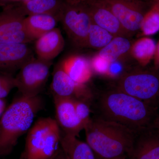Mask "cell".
Here are the masks:
<instances>
[{
    "label": "cell",
    "instance_id": "15",
    "mask_svg": "<svg viewBox=\"0 0 159 159\" xmlns=\"http://www.w3.org/2000/svg\"><path fill=\"white\" fill-rule=\"evenodd\" d=\"M64 47V39L58 28L38 39L34 45L37 58L47 61H51L57 57Z\"/></svg>",
    "mask_w": 159,
    "mask_h": 159
},
{
    "label": "cell",
    "instance_id": "4",
    "mask_svg": "<svg viewBox=\"0 0 159 159\" xmlns=\"http://www.w3.org/2000/svg\"><path fill=\"white\" fill-rule=\"evenodd\" d=\"M61 130L51 117L37 120L27 132L20 159H52L61 149Z\"/></svg>",
    "mask_w": 159,
    "mask_h": 159
},
{
    "label": "cell",
    "instance_id": "11",
    "mask_svg": "<svg viewBox=\"0 0 159 159\" xmlns=\"http://www.w3.org/2000/svg\"><path fill=\"white\" fill-rule=\"evenodd\" d=\"M90 15L92 22L116 36L129 38L131 34L121 25L118 19L102 0H80Z\"/></svg>",
    "mask_w": 159,
    "mask_h": 159
},
{
    "label": "cell",
    "instance_id": "9",
    "mask_svg": "<svg viewBox=\"0 0 159 159\" xmlns=\"http://www.w3.org/2000/svg\"><path fill=\"white\" fill-rule=\"evenodd\" d=\"M26 16L16 6H7L0 12V43H28L32 41L26 32Z\"/></svg>",
    "mask_w": 159,
    "mask_h": 159
},
{
    "label": "cell",
    "instance_id": "30",
    "mask_svg": "<svg viewBox=\"0 0 159 159\" xmlns=\"http://www.w3.org/2000/svg\"><path fill=\"white\" fill-rule=\"evenodd\" d=\"M154 4H155L156 5L159 11V0H155L154 2Z\"/></svg>",
    "mask_w": 159,
    "mask_h": 159
},
{
    "label": "cell",
    "instance_id": "5",
    "mask_svg": "<svg viewBox=\"0 0 159 159\" xmlns=\"http://www.w3.org/2000/svg\"><path fill=\"white\" fill-rule=\"evenodd\" d=\"M116 88L156 107L159 104V69L137 67L124 72Z\"/></svg>",
    "mask_w": 159,
    "mask_h": 159
},
{
    "label": "cell",
    "instance_id": "33",
    "mask_svg": "<svg viewBox=\"0 0 159 159\" xmlns=\"http://www.w3.org/2000/svg\"><path fill=\"white\" fill-rule=\"evenodd\" d=\"M8 1V0H0V2H4V1Z\"/></svg>",
    "mask_w": 159,
    "mask_h": 159
},
{
    "label": "cell",
    "instance_id": "10",
    "mask_svg": "<svg viewBox=\"0 0 159 159\" xmlns=\"http://www.w3.org/2000/svg\"><path fill=\"white\" fill-rule=\"evenodd\" d=\"M56 122L61 131L70 135L78 137L84 130L85 124L80 119L75 106V99L53 96Z\"/></svg>",
    "mask_w": 159,
    "mask_h": 159
},
{
    "label": "cell",
    "instance_id": "17",
    "mask_svg": "<svg viewBox=\"0 0 159 159\" xmlns=\"http://www.w3.org/2000/svg\"><path fill=\"white\" fill-rule=\"evenodd\" d=\"M65 0H30L16 5L25 16L34 14L52 16L60 21Z\"/></svg>",
    "mask_w": 159,
    "mask_h": 159
},
{
    "label": "cell",
    "instance_id": "2",
    "mask_svg": "<svg viewBox=\"0 0 159 159\" xmlns=\"http://www.w3.org/2000/svg\"><path fill=\"white\" fill-rule=\"evenodd\" d=\"M84 130L86 143L97 157L119 159L130 155L135 132L124 125L95 116Z\"/></svg>",
    "mask_w": 159,
    "mask_h": 159
},
{
    "label": "cell",
    "instance_id": "34",
    "mask_svg": "<svg viewBox=\"0 0 159 159\" xmlns=\"http://www.w3.org/2000/svg\"><path fill=\"white\" fill-rule=\"evenodd\" d=\"M30 1V0H24V2H26V1Z\"/></svg>",
    "mask_w": 159,
    "mask_h": 159
},
{
    "label": "cell",
    "instance_id": "31",
    "mask_svg": "<svg viewBox=\"0 0 159 159\" xmlns=\"http://www.w3.org/2000/svg\"><path fill=\"white\" fill-rule=\"evenodd\" d=\"M8 1H15V2H24V0H8Z\"/></svg>",
    "mask_w": 159,
    "mask_h": 159
},
{
    "label": "cell",
    "instance_id": "27",
    "mask_svg": "<svg viewBox=\"0 0 159 159\" xmlns=\"http://www.w3.org/2000/svg\"><path fill=\"white\" fill-rule=\"evenodd\" d=\"M52 159H69L66 154L61 148L58 153Z\"/></svg>",
    "mask_w": 159,
    "mask_h": 159
},
{
    "label": "cell",
    "instance_id": "26",
    "mask_svg": "<svg viewBox=\"0 0 159 159\" xmlns=\"http://www.w3.org/2000/svg\"><path fill=\"white\" fill-rule=\"evenodd\" d=\"M155 64L157 68H159V41L157 44L156 50L154 55Z\"/></svg>",
    "mask_w": 159,
    "mask_h": 159
},
{
    "label": "cell",
    "instance_id": "18",
    "mask_svg": "<svg viewBox=\"0 0 159 159\" xmlns=\"http://www.w3.org/2000/svg\"><path fill=\"white\" fill-rule=\"evenodd\" d=\"M58 20L47 14H34L26 16L25 26L26 32L33 41L56 28Z\"/></svg>",
    "mask_w": 159,
    "mask_h": 159
},
{
    "label": "cell",
    "instance_id": "25",
    "mask_svg": "<svg viewBox=\"0 0 159 159\" xmlns=\"http://www.w3.org/2000/svg\"><path fill=\"white\" fill-rule=\"evenodd\" d=\"M90 61L92 70L98 73H105L108 72L110 63L98 54L94 56Z\"/></svg>",
    "mask_w": 159,
    "mask_h": 159
},
{
    "label": "cell",
    "instance_id": "22",
    "mask_svg": "<svg viewBox=\"0 0 159 159\" xmlns=\"http://www.w3.org/2000/svg\"><path fill=\"white\" fill-rule=\"evenodd\" d=\"M115 36L106 30L92 23L87 38V47L100 49L110 42Z\"/></svg>",
    "mask_w": 159,
    "mask_h": 159
},
{
    "label": "cell",
    "instance_id": "8",
    "mask_svg": "<svg viewBox=\"0 0 159 159\" xmlns=\"http://www.w3.org/2000/svg\"><path fill=\"white\" fill-rule=\"evenodd\" d=\"M121 23L123 29L132 35L141 31L145 15L153 3L137 0H102Z\"/></svg>",
    "mask_w": 159,
    "mask_h": 159
},
{
    "label": "cell",
    "instance_id": "19",
    "mask_svg": "<svg viewBox=\"0 0 159 159\" xmlns=\"http://www.w3.org/2000/svg\"><path fill=\"white\" fill-rule=\"evenodd\" d=\"M60 144L61 148L69 159H96L93 152L86 142L62 131Z\"/></svg>",
    "mask_w": 159,
    "mask_h": 159
},
{
    "label": "cell",
    "instance_id": "35",
    "mask_svg": "<svg viewBox=\"0 0 159 159\" xmlns=\"http://www.w3.org/2000/svg\"><path fill=\"white\" fill-rule=\"evenodd\" d=\"M157 125L159 126V120H158V122Z\"/></svg>",
    "mask_w": 159,
    "mask_h": 159
},
{
    "label": "cell",
    "instance_id": "23",
    "mask_svg": "<svg viewBox=\"0 0 159 159\" xmlns=\"http://www.w3.org/2000/svg\"><path fill=\"white\" fill-rule=\"evenodd\" d=\"M141 31L145 35H153L159 31V11L155 4L145 15Z\"/></svg>",
    "mask_w": 159,
    "mask_h": 159
},
{
    "label": "cell",
    "instance_id": "29",
    "mask_svg": "<svg viewBox=\"0 0 159 159\" xmlns=\"http://www.w3.org/2000/svg\"><path fill=\"white\" fill-rule=\"evenodd\" d=\"M137 1H141V2H154L155 0H137Z\"/></svg>",
    "mask_w": 159,
    "mask_h": 159
},
{
    "label": "cell",
    "instance_id": "16",
    "mask_svg": "<svg viewBox=\"0 0 159 159\" xmlns=\"http://www.w3.org/2000/svg\"><path fill=\"white\" fill-rule=\"evenodd\" d=\"M59 64L71 79L80 84H85L92 76L90 61L81 55L69 56Z\"/></svg>",
    "mask_w": 159,
    "mask_h": 159
},
{
    "label": "cell",
    "instance_id": "24",
    "mask_svg": "<svg viewBox=\"0 0 159 159\" xmlns=\"http://www.w3.org/2000/svg\"><path fill=\"white\" fill-rule=\"evenodd\" d=\"M15 88H16L15 77L9 74L0 75V99H4Z\"/></svg>",
    "mask_w": 159,
    "mask_h": 159
},
{
    "label": "cell",
    "instance_id": "21",
    "mask_svg": "<svg viewBox=\"0 0 159 159\" xmlns=\"http://www.w3.org/2000/svg\"><path fill=\"white\" fill-rule=\"evenodd\" d=\"M156 47L153 39L149 38H142L132 45L130 54L141 66H144L154 57Z\"/></svg>",
    "mask_w": 159,
    "mask_h": 159
},
{
    "label": "cell",
    "instance_id": "3",
    "mask_svg": "<svg viewBox=\"0 0 159 159\" xmlns=\"http://www.w3.org/2000/svg\"><path fill=\"white\" fill-rule=\"evenodd\" d=\"M43 106L39 95H21L6 109L0 119V156L11 152L20 137L31 128L34 118Z\"/></svg>",
    "mask_w": 159,
    "mask_h": 159
},
{
    "label": "cell",
    "instance_id": "28",
    "mask_svg": "<svg viewBox=\"0 0 159 159\" xmlns=\"http://www.w3.org/2000/svg\"><path fill=\"white\" fill-rule=\"evenodd\" d=\"M6 102L4 99H0V116L2 115L6 110Z\"/></svg>",
    "mask_w": 159,
    "mask_h": 159
},
{
    "label": "cell",
    "instance_id": "12",
    "mask_svg": "<svg viewBox=\"0 0 159 159\" xmlns=\"http://www.w3.org/2000/svg\"><path fill=\"white\" fill-rule=\"evenodd\" d=\"M53 96L89 101L93 96L85 84L77 83L64 71L59 63L55 66L51 84Z\"/></svg>",
    "mask_w": 159,
    "mask_h": 159
},
{
    "label": "cell",
    "instance_id": "1",
    "mask_svg": "<svg viewBox=\"0 0 159 159\" xmlns=\"http://www.w3.org/2000/svg\"><path fill=\"white\" fill-rule=\"evenodd\" d=\"M96 116L124 125L134 132L157 125V108L116 88L95 99Z\"/></svg>",
    "mask_w": 159,
    "mask_h": 159
},
{
    "label": "cell",
    "instance_id": "13",
    "mask_svg": "<svg viewBox=\"0 0 159 159\" xmlns=\"http://www.w3.org/2000/svg\"><path fill=\"white\" fill-rule=\"evenodd\" d=\"M129 159H159V126L135 132L132 150Z\"/></svg>",
    "mask_w": 159,
    "mask_h": 159
},
{
    "label": "cell",
    "instance_id": "14",
    "mask_svg": "<svg viewBox=\"0 0 159 159\" xmlns=\"http://www.w3.org/2000/svg\"><path fill=\"white\" fill-rule=\"evenodd\" d=\"M34 58L28 43H0V70L6 72L20 70L26 63Z\"/></svg>",
    "mask_w": 159,
    "mask_h": 159
},
{
    "label": "cell",
    "instance_id": "6",
    "mask_svg": "<svg viewBox=\"0 0 159 159\" xmlns=\"http://www.w3.org/2000/svg\"><path fill=\"white\" fill-rule=\"evenodd\" d=\"M60 21L72 44L77 48L87 47L92 22L88 10L80 0H65Z\"/></svg>",
    "mask_w": 159,
    "mask_h": 159
},
{
    "label": "cell",
    "instance_id": "7",
    "mask_svg": "<svg viewBox=\"0 0 159 159\" xmlns=\"http://www.w3.org/2000/svg\"><path fill=\"white\" fill-rule=\"evenodd\" d=\"M51 65L52 61L34 58L20 69L15 79L16 88L21 96L39 95L48 81Z\"/></svg>",
    "mask_w": 159,
    "mask_h": 159
},
{
    "label": "cell",
    "instance_id": "32",
    "mask_svg": "<svg viewBox=\"0 0 159 159\" xmlns=\"http://www.w3.org/2000/svg\"><path fill=\"white\" fill-rule=\"evenodd\" d=\"M96 159H101L100 158H99L97 157H96ZM129 159L128 158H121V159Z\"/></svg>",
    "mask_w": 159,
    "mask_h": 159
},
{
    "label": "cell",
    "instance_id": "20",
    "mask_svg": "<svg viewBox=\"0 0 159 159\" xmlns=\"http://www.w3.org/2000/svg\"><path fill=\"white\" fill-rule=\"evenodd\" d=\"M131 46V43L128 38L116 36L107 45L100 49L97 54L110 63L120 60L130 53Z\"/></svg>",
    "mask_w": 159,
    "mask_h": 159
}]
</instances>
